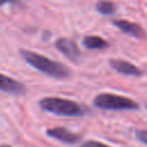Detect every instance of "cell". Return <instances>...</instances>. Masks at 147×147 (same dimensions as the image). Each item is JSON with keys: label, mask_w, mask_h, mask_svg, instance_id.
Masks as SVG:
<instances>
[{"label": "cell", "mask_w": 147, "mask_h": 147, "mask_svg": "<svg viewBox=\"0 0 147 147\" xmlns=\"http://www.w3.org/2000/svg\"><path fill=\"white\" fill-rule=\"evenodd\" d=\"M15 0H0V6L5 5V3H9V2H14Z\"/></svg>", "instance_id": "13"}, {"label": "cell", "mask_w": 147, "mask_h": 147, "mask_svg": "<svg viewBox=\"0 0 147 147\" xmlns=\"http://www.w3.org/2000/svg\"><path fill=\"white\" fill-rule=\"evenodd\" d=\"M47 136L51 138H54L56 140H60L62 142L65 144H76L80 137L76 133H72L70 131H68L64 127H53V129H48L46 131Z\"/></svg>", "instance_id": "7"}, {"label": "cell", "mask_w": 147, "mask_h": 147, "mask_svg": "<svg viewBox=\"0 0 147 147\" xmlns=\"http://www.w3.org/2000/svg\"><path fill=\"white\" fill-rule=\"evenodd\" d=\"M113 24L115 26H117L119 30H122L124 33H127L134 38H145L146 37V32L145 30L137 23L126 21V20H114Z\"/></svg>", "instance_id": "6"}, {"label": "cell", "mask_w": 147, "mask_h": 147, "mask_svg": "<svg viewBox=\"0 0 147 147\" xmlns=\"http://www.w3.org/2000/svg\"><path fill=\"white\" fill-rule=\"evenodd\" d=\"M79 147H110L108 145H105L100 141H95V140H88V141H85L83 142Z\"/></svg>", "instance_id": "11"}, {"label": "cell", "mask_w": 147, "mask_h": 147, "mask_svg": "<svg viewBox=\"0 0 147 147\" xmlns=\"http://www.w3.org/2000/svg\"><path fill=\"white\" fill-rule=\"evenodd\" d=\"M93 105L105 110H136L139 108V105L134 100L113 93L98 94L93 100Z\"/></svg>", "instance_id": "3"}, {"label": "cell", "mask_w": 147, "mask_h": 147, "mask_svg": "<svg viewBox=\"0 0 147 147\" xmlns=\"http://www.w3.org/2000/svg\"><path fill=\"white\" fill-rule=\"evenodd\" d=\"M82 44L87 49H105L109 46L108 41L99 36H86Z\"/></svg>", "instance_id": "9"}, {"label": "cell", "mask_w": 147, "mask_h": 147, "mask_svg": "<svg viewBox=\"0 0 147 147\" xmlns=\"http://www.w3.org/2000/svg\"><path fill=\"white\" fill-rule=\"evenodd\" d=\"M55 48L71 61H77L80 56V49L78 48L77 44L68 38H59L55 41Z\"/></svg>", "instance_id": "4"}, {"label": "cell", "mask_w": 147, "mask_h": 147, "mask_svg": "<svg viewBox=\"0 0 147 147\" xmlns=\"http://www.w3.org/2000/svg\"><path fill=\"white\" fill-rule=\"evenodd\" d=\"M136 138L142 144L147 145V130H138L136 131Z\"/></svg>", "instance_id": "12"}, {"label": "cell", "mask_w": 147, "mask_h": 147, "mask_svg": "<svg viewBox=\"0 0 147 147\" xmlns=\"http://www.w3.org/2000/svg\"><path fill=\"white\" fill-rule=\"evenodd\" d=\"M0 147H10V146H8V145H2V146H0Z\"/></svg>", "instance_id": "14"}, {"label": "cell", "mask_w": 147, "mask_h": 147, "mask_svg": "<svg viewBox=\"0 0 147 147\" xmlns=\"http://www.w3.org/2000/svg\"><path fill=\"white\" fill-rule=\"evenodd\" d=\"M109 64L113 69H115L117 72L123 74V75L138 77V76H142V74H144V71L140 68H138L133 63L122 60V59H111V60H109Z\"/></svg>", "instance_id": "5"}, {"label": "cell", "mask_w": 147, "mask_h": 147, "mask_svg": "<svg viewBox=\"0 0 147 147\" xmlns=\"http://www.w3.org/2000/svg\"><path fill=\"white\" fill-rule=\"evenodd\" d=\"M20 54L21 56L34 69L51 76L54 78H59V79H63L70 76L71 71L70 69L57 62V61H53L41 54H38L36 52L32 51H28V49H20Z\"/></svg>", "instance_id": "1"}, {"label": "cell", "mask_w": 147, "mask_h": 147, "mask_svg": "<svg viewBox=\"0 0 147 147\" xmlns=\"http://www.w3.org/2000/svg\"><path fill=\"white\" fill-rule=\"evenodd\" d=\"M0 91L11 94H23L25 92V87L20 82L0 74Z\"/></svg>", "instance_id": "8"}, {"label": "cell", "mask_w": 147, "mask_h": 147, "mask_svg": "<svg viewBox=\"0 0 147 147\" xmlns=\"http://www.w3.org/2000/svg\"><path fill=\"white\" fill-rule=\"evenodd\" d=\"M39 106L42 110L59 115V116H83L86 114V109L76 101L56 98V96H48L44 98L39 101Z\"/></svg>", "instance_id": "2"}, {"label": "cell", "mask_w": 147, "mask_h": 147, "mask_svg": "<svg viewBox=\"0 0 147 147\" xmlns=\"http://www.w3.org/2000/svg\"><path fill=\"white\" fill-rule=\"evenodd\" d=\"M95 9L98 13H100L102 15H111L116 11V5L113 1L99 0L95 5Z\"/></svg>", "instance_id": "10"}]
</instances>
